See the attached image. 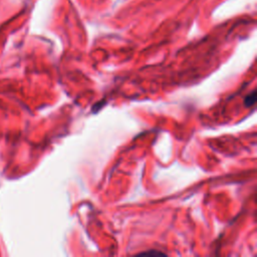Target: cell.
Wrapping results in <instances>:
<instances>
[{
  "mask_svg": "<svg viewBox=\"0 0 257 257\" xmlns=\"http://www.w3.org/2000/svg\"><path fill=\"white\" fill-rule=\"evenodd\" d=\"M256 101V90H253L250 94H248L246 97H245V105L246 106H251L255 103Z\"/></svg>",
  "mask_w": 257,
  "mask_h": 257,
  "instance_id": "cell-1",
  "label": "cell"
}]
</instances>
